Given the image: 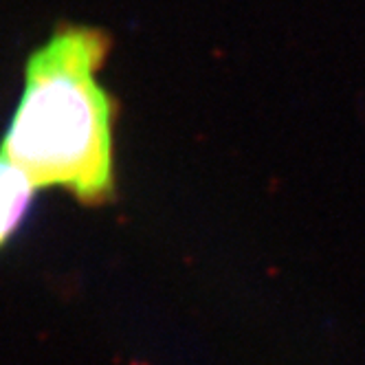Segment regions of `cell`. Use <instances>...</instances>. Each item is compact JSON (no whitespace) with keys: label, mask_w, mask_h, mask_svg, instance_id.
Here are the masks:
<instances>
[{"label":"cell","mask_w":365,"mask_h":365,"mask_svg":"<svg viewBox=\"0 0 365 365\" xmlns=\"http://www.w3.org/2000/svg\"><path fill=\"white\" fill-rule=\"evenodd\" d=\"M106 51L101 31L64 27L27 60L0 152L36 190L60 187L86 205L110 196L113 99L97 80Z\"/></svg>","instance_id":"cell-1"},{"label":"cell","mask_w":365,"mask_h":365,"mask_svg":"<svg viewBox=\"0 0 365 365\" xmlns=\"http://www.w3.org/2000/svg\"><path fill=\"white\" fill-rule=\"evenodd\" d=\"M36 187L7 156L0 152V249H3L31 212Z\"/></svg>","instance_id":"cell-2"}]
</instances>
